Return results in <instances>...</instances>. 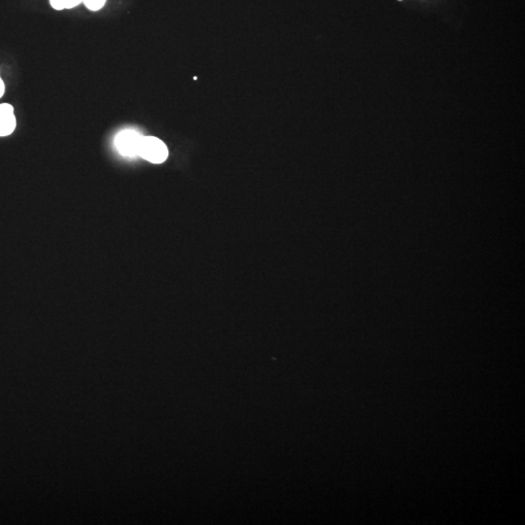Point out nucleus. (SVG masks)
I'll return each mask as SVG.
<instances>
[{
    "label": "nucleus",
    "mask_w": 525,
    "mask_h": 525,
    "mask_svg": "<svg viewBox=\"0 0 525 525\" xmlns=\"http://www.w3.org/2000/svg\"><path fill=\"white\" fill-rule=\"evenodd\" d=\"M139 156L150 163L161 164L168 159L169 149L164 142L158 137L143 135Z\"/></svg>",
    "instance_id": "f257e3e1"
},
{
    "label": "nucleus",
    "mask_w": 525,
    "mask_h": 525,
    "mask_svg": "<svg viewBox=\"0 0 525 525\" xmlns=\"http://www.w3.org/2000/svg\"><path fill=\"white\" fill-rule=\"evenodd\" d=\"M142 137L143 135L134 129H124L116 135L114 142L117 150L124 157H137L139 156Z\"/></svg>",
    "instance_id": "f03ea898"
},
{
    "label": "nucleus",
    "mask_w": 525,
    "mask_h": 525,
    "mask_svg": "<svg viewBox=\"0 0 525 525\" xmlns=\"http://www.w3.org/2000/svg\"><path fill=\"white\" fill-rule=\"evenodd\" d=\"M17 121L14 108L9 103L0 105V137H7L15 131Z\"/></svg>",
    "instance_id": "7ed1b4c3"
},
{
    "label": "nucleus",
    "mask_w": 525,
    "mask_h": 525,
    "mask_svg": "<svg viewBox=\"0 0 525 525\" xmlns=\"http://www.w3.org/2000/svg\"><path fill=\"white\" fill-rule=\"evenodd\" d=\"M50 4L55 10H65L78 6L83 0H50Z\"/></svg>",
    "instance_id": "20e7f679"
},
{
    "label": "nucleus",
    "mask_w": 525,
    "mask_h": 525,
    "mask_svg": "<svg viewBox=\"0 0 525 525\" xmlns=\"http://www.w3.org/2000/svg\"><path fill=\"white\" fill-rule=\"evenodd\" d=\"M106 0H83V4L91 11H99L105 6Z\"/></svg>",
    "instance_id": "39448f33"
},
{
    "label": "nucleus",
    "mask_w": 525,
    "mask_h": 525,
    "mask_svg": "<svg viewBox=\"0 0 525 525\" xmlns=\"http://www.w3.org/2000/svg\"><path fill=\"white\" fill-rule=\"evenodd\" d=\"M5 92V84L4 80H2L1 77H0V99H1L2 97H4Z\"/></svg>",
    "instance_id": "423d86ee"
}]
</instances>
